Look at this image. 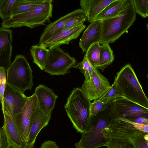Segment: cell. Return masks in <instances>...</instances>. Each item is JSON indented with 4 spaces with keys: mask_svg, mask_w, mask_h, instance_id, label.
<instances>
[{
    "mask_svg": "<svg viewBox=\"0 0 148 148\" xmlns=\"http://www.w3.org/2000/svg\"><path fill=\"white\" fill-rule=\"evenodd\" d=\"M28 97L24 93L6 84L3 96V106L14 121L15 116L23 108Z\"/></svg>",
    "mask_w": 148,
    "mask_h": 148,
    "instance_id": "4fadbf2b",
    "label": "cell"
},
{
    "mask_svg": "<svg viewBox=\"0 0 148 148\" xmlns=\"http://www.w3.org/2000/svg\"><path fill=\"white\" fill-rule=\"evenodd\" d=\"M114 60L113 52L109 44L100 45L99 64L96 69L103 71L105 68L112 62Z\"/></svg>",
    "mask_w": 148,
    "mask_h": 148,
    "instance_id": "cb8c5ba5",
    "label": "cell"
},
{
    "mask_svg": "<svg viewBox=\"0 0 148 148\" xmlns=\"http://www.w3.org/2000/svg\"><path fill=\"white\" fill-rule=\"evenodd\" d=\"M76 64L74 57L58 47L49 49L44 71L51 75H63Z\"/></svg>",
    "mask_w": 148,
    "mask_h": 148,
    "instance_id": "ba28073f",
    "label": "cell"
},
{
    "mask_svg": "<svg viewBox=\"0 0 148 148\" xmlns=\"http://www.w3.org/2000/svg\"><path fill=\"white\" fill-rule=\"evenodd\" d=\"M135 12L144 18L148 16V0H133Z\"/></svg>",
    "mask_w": 148,
    "mask_h": 148,
    "instance_id": "f1b7e54d",
    "label": "cell"
},
{
    "mask_svg": "<svg viewBox=\"0 0 148 148\" xmlns=\"http://www.w3.org/2000/svg\"><path fill=\"white\" fill-rule=\"evenodd\" d=\"M114 0H81V9L85 13L88 21H94L98 15Z\"/></svg>",
    "mask_w": 148,
    "mask_h": 148,
    "instance_id": "ffe728a7",
    "label": "cell"
},
{
    "mask_svg": "<svg viewBox=\"0 0 148 148\" xmlns=\"http://www.w3.org/2000/svg\"><path fill=\"white\" fill-rule=\"evenodd\" d=\"M105 146L107 148H133L127 140H112Z\"/></svg>",
    "mask_w": 148,
    "mask_h": 148,
    "instance_id": "1f68e13d",
    "label": "cell"
},
{
    "mask_svg": "<svg viewBox=\"0 0 148 148\" xmlns=\"http://www.w3.org/2000/svg\"><path fill=\"white\" fill-rule=\"evenodd\" d=\"M86 14L81 9H78L63 16L55 21L48 24L40 36L39 45L44 43L57 30L63 28L69 21L79 16Z\"/></svg>",
    "mask_w": 148,
    "mask_h": 148,
    "instance_id": "e0dca14e",
    "label": "cell"
},
{
    "mask_svg": "<svg viewBox=\"0 0 148 148\" xmlns=\"http://www.w3.org/2000/svg\"><path fill=\"white\" fill-rule=\"evenodd\" d=\"M51 114L46 115L38 109L31 127L27 140L22 148H33L37 136L46 127L51 119Z\"/></svg>",
    "mask_w": 148,
    "mask_h": 148,
    "instance_id": "d6986e66",
    "label": "cell"
},
{
    "mask_svg": "<svg viewBox=\"0 0 148 148\" xmlns=\"http://www.w3.org/2000/svg\"><path fill=\"white\" fill-rule=\"evenodd\" d=\"M93 67L84 56L83 61L75 65L73 68H79L81 72L83 74L85 79L88 81H90L92 78Z\"/></svg>",
    "mask_w": 148,
    "mask_h": 148,
    "instance_id": "83f0119b",
    "label": "cell"
},
{
    "mask_svg": "<svg viewBox=\"0 0 148 148\" xmlns=\"http://www.w3.org/2000/svg\"><path fill=\"white\" fill-rule=\"evenodd\" d=\"M3 114L4 121L2 128L7 138L8 144L18 148H22L23 142L15 121L5 108Z\"/></svg>",
    "mask_w": 148,
    "mask_h": 148,
    "instance_id": "ac0fdd59",
    "label": "cell"
},
{
    "mask_svg": "<svg viewBox=\"0 0 148 148\" xmlns=\"http://www.w3.org/2000/svg\"><path fill=\"white\" fill-rule=\"evenodd\" d=\"M86 18V14L77 17L69 21L62 28H70L78 26L84 24Z\"/></svg>",
    "mask_w": 148,
    "mask_h": 148,
    "instance_id": "836d02e7",
    "label": "cell"
},
{
    "mask_svg": "<svg viewBox=\"0 0 148 148\" xmlns=\"http://www.w3.org/2000/svg\"><path fill=\"white\" fill-rule=\"evenodd\" d=\"M8 143L6 136L0 127V148H6Z\"/></svg>",
    "mask_w": 148,
    "mask_h": 148,
    "instance_id": "e575fe53",
    "label": "cell"
},
{
    "mask_svg": "<svg viewBox=\"0 0 148 148\" xmlns=\"http://www.w3.org/2000/svg\"><path fill=\"white\" fill-rule=\"evenodd\" d=\"M136 19L132 0L126 8L112 18L102 21L101 38L100 44L114 42L132 26Z\"/></svg>",
    "mask_w": 148,
    "mask_h": 148,
    "instance_id": "3957f363",
    "label": "cell"
},
{
    "mask_svg": "<svg viewBox=\"0 0 148 148\" xmlns=\"http://www.w3.org/2000/svg\"><path fill=\"white\" fill-rule=\"evenodd\" d=\"M110 86L108 79L100 73L98 69L93 67L90 80L85 79L81 88L91 101L99 98Z\"/></svg>",
    "mask_w": 148,
    "mask_h": 148,
    "instance_id": "8fae6325",
    "label": "cell"
},
{
    "mask_svg": "<svg viewBox=\"0 0 148 148\" xmlns=\"http://www.w3.org/2000/svg\"><path fill=\"white\" fill-rule=\"evenodd\" d=\"M113 109L115 117H121L129 120L140 117L148 118V108L124 96L114 101Z\"/></svg>",
    "mask_w": 148,
    "mask_h": 148,
    "instance_id": "30bf717a",
    "label": "cell"
},
{
    "mask_svg": "<svg viewBox=\"0 0 148 148\" xmlns=\"http://www.w3.org/2000/svg\"><path fill=\"white\" fill-rule=\"evenodd\" d=\"M91 101L81 88H74L64 106L73 127L81 134L87 132L90 127Z\"/></svg>",
    "mask_w": 148,
    "mask_h": 148,
    "instance_id": "7a4b0ae2",
    "label": "cell"
},
{
    "mask_svg": "<svg viewBox=\"0 0 148 148\" xmlns=\"http://www.w3.org/2000/svg\"><path fill=\"white\" fill-rule=\"evenodd\" d=\"M45 0H15L12 8V16L31 10Z\"/></svg>",
    "mask_w": 148,
    "mask_h": 148,
    "instance_id": "603a6c76",
    "label": "cell"
},
{
    "mask_svg": "<svg viewBox=\"0 0 148 148\" xmlns=\"http://www.w3.org/2000/svg\"><path fill=\"white\" fill-rule=\"evenodd\" d=\"M107 104L104 103L98 99L94 100L91 105L90 112L91 116H94L102 110Z\"/></svg>",
    "mask_w": 148,
    "mask_h": 148,
    "instance_id": "d6a6232c",
    "label": "cell"
},
{
    "mask_svg": "<svg viewBox=\"0 0 148 148\" xmlns=\"http://www.w3.org/2000/svg\"><path fill=\"white\" fill-rule=\"evenodd\" d=\"M5 70L3 67H0V101L3 113L4 112L3 99L6 85Z\"/></svg>",
    "mask_w": 148,
    "mask_h": 148,
    "instance_id": "4dcf8cb0",
    "label": "cell"
},
{
    "mask_svg": "<svg viewBox=\"0 0 148 148\" xmlns=\"http://www.w3.org/2000/svg\"><path fill=\"white\" fill-rule=\"evenodd\" d=\"M122 96H123L122 93L116 83L114 81L110 88L98 99L104 103L107 104Z\"/></svg>",
    "mask_w": 148,
    "mask_h": 148,
    "instance_id": "484cf974",
    "label": "cell"
},
{
    "mask_svg": "<svg viewBox=\"0 0 148 148\" xmlns=\"http://www.w3.org/2000/svg\"><path fill=\"white\" fill-rule=\"evenodd\" d=\"M85 27L86 25L83 24L72 28H61L55 32L40 45L50 49L63 44L68 45L71 41L78 37Z\"/></svg>",
    "mask_w": 148,
    "mask_h": 148,
    "instance_id": "7c38bea8",
    "label": "cell"
},
{
    "mask_svg": "<svg viewBox=\"0 0 148 148\" xmlns=\"http://www.w3.org/2000/svg\"><path fill=\"white\" fill-rule=\"evenodd\" d=\"M12 31L0 27V67L7 71L10 66L12 51Z\"/></svg>",
    "mask_w": 148,
    "mask_h": 148,
    "instance_id": "5bb4252c",
    "label": "cell"
},
{
    "mask_svg": "<svg viewBox=\"0 0 148 148\" xmlns=\"http://www.w3.org/2000/svg\"><path fill=\"white\" fill-rule=\"evenodd\" d=\"M15 0H0V17L3 21L12 16V8Z\"/></svg>",
    "mask_w": 148,
    "mask_h": 148,
    "instance_id": "4316f807",
    "label": "cell"
},
{
    "mask_svg": "<svg viewBox=\"0 0 148 148\" xmlns=\"http://www.w3.org/2000/svg\"><path fill=\"white\" fill-rule=\"evenodd\" d=\"M39 148H59L55 142L50 140H48L43 142Z\"/></svg>",
    "mask_w": 148,
    "mask_h": 148,
    "instance_id": "d590c367",
    "label": "cell"
},
{
    "mask_svg": "<svg viewBox=\"0 0 148 148\" xmlns=\"http://www.w3.org/2000/svg\"><path fill=\"white\" fill-rule=\"evenodd\" d=\"M114 82L124 97L148 108V99L130 64H126L117 73Z\"/></svg>",
    "mask_w": 148,
    "mask_h": 148,
    "instance_id": "5b68a950",
    "label": "cell"
},
{
    "mask_svg": "<svg viewBox=\"0 0 148 148\" xmlns=\"http://www.w3.org/2000/svg\"><path fill=\"white\" fill-rule=\"evenodd\" d=\"M53 1L45 0L29 12L12 15L9 19L3 21L1 25L7 28L26 26L32 29L44 25L52 17Z\"/></svg>",
    "mask_w": 148,
    "mask_h": 148,
    "instance_id": "277c9868",
    "label": "cell"
},
{
    "mask_svg": "<svg viewBox=\"0 0 148 148\" xmlns=\"http://www.w3.org/2000/svg\"><path fill=\"white\" fill-rule=\"evenodd\" d=\"M132 1L114 0L102 10L95 20H102L116 16L126 8Z\"/></svg>",
    "mask_w": 148,
    "mask_h": 148,
    "instance_id": "44dd1931",
    "label": "cell"
},
{
    "mask_svg": "<svg viewBox=\"0 0 148 148\" xmlns=\"http://www.w3.org/2000/svg\"><path fill=\"white\" fill-rule=\"evenodd\" d=\"M102 21L95 20L90 23L79 40V47L83 52H86L92 44L99 43L101 38Z\"/></svg>",
    "mask_w": 148,
    "mask_h": 148,
    "instance_id": "2e32d148",
    "label": "cell"
},
{
    "mask_svg": "<svg viewBox=\"0 0 148 148\" xmlns=\"http://www.w3.org/2000/svg\"><path fill=\"white\" fill-rule=\"evenodd\" d=\"M114 101L91 118L88 131L81 134L79 141L75 144V148H99L105 146L110 142L106 138L107 129L115 117L113 109Z\"/></svg>",
    "mask_w": 148,
    "mask_h": 148,
    "instance_id": "6da1fadb",
    "label": "cell"
},
{
    "mask_svg": "<svg viewBox=\"0 0 148 148\" xmlns=\"http://www.w3.org/2000/svg\"><path fill=\"white\" fill-rule=\"evenodd\" d=\"M6 71V84L23 93L31 90L33 86L32 71L23 55H17Z\"/></svg>",
    "mask_w": 148,
    "mask_h": 148,
    "instance_id": "8992f818",
    "label": "cell"
},
{
    "mask_svg": "<svg viewBox=\"0 0 148 148\" xmlns=\"http://www.w3.org/2000/svg\"><path fill=\"white\" fill-rule=\"evenodd\" d=\"M148 125L135 123L128 119L115 117L107 129L106 138L112 140H127L148 134Z\"/></svg>",
    "mask_w": 148,
    "mask_h": 148,
    "instance_id": "52a82bcc",
    "label": "cell"
},
{
    "mask_svg": "<svg viewBox=\"0 0 148 148\" xmlns=\"http://www.w3.org/2000/svg\"><path fill=\"white\" fill-rule=\"evenodd\" d=\"M145 134L127 140L131 144L133 148H148V140L144 137Z\"/></svg>",
    "mask_w": 148,
    "mask_h": 148,
    "instance_id": "f546056e",
    "label": "cell"
},
{
    "mask_svg": "<svg viewBox=\"0 0 148 148\" xmlns=\"http://www.w3.org/2000/svg\"><path fill=\"white\" fill-rule=\"evenodd\" d=\"M39 108L37 99L34 93L32 95L28 97L23 108L15 116L14 121L22 139L23 146L27 141L31 127Z\"/></svg>",
    "mask_w": 148,
    "mask_h": 148,
    "instance_id": "9c48e42d",
    "label": "cell"
},
{
    "mask_svg": "<svg viewBox=\"0 0 148 148\" xmlns=\"http://www.w3.org/2000/svg\"><path fill=\"white\" fill-rule=\"evenodd\" d=\"M34 93L36 97L39 108L45 114H52L58 98L53 90L44 85L40 84L35 88Z\"/></svg>",
    "mask_w": 148,
    "mask_h": 148,
    "instance_id": "9a60e30c",
    "label": "cell"
},
{
    "mask_svg": "<svg viewBox=\"0 0 148 148\" xmlns=\"http://www.w3.org/2000/svg\"><path fill=\"white\" fill-rule=\"evenodd\" d=\"M130 120L135 123L145 125H148V118L140 117Z\"/></svg>",
    "mask_w": 148,
    "mask_h": 148,
    "instance_id": "8d00e7d4",
    "label": "cell"
},
{
    "mask_svg": "<svg viewBox=\"0 0 148 148\" xmlns=\"http://www.w3.org/2000/svg\"><path fill=\"white\" fill-rule=\"evenodd\" d=\"M30 50L33 62L41 70H44L49 49L39 45H32Z\"/></svg>",
    "mask_w": 148,
    "mask_h": 148,
    "instance_id": "7402d4cb",
    "label": "cell"
},
{
    "mask_svg": "<svg viewBox=\"0 0 148 148\" xmlns=\"http://www.w3.org/2000/svg\"><path fill=\"white\" fill-rule=\"evenodd\" d=\"M6 148H18L14 145L10 144H8Z\"/></svg>",
    "mask_w": 148,
    "mask_h": 148,
    "instance_id": "74e56055",
    "label": "cell"
},
{
    "mask_svg": "<svg viewBox=\"0 0 148 148\" xmlns=\"http://www.w3.org/2000/svg\"><path fill=\"white\" fill-rule=\"evenodd\" d=\"M100 45L99 42L92 45L86 52L84 56L92 66L96 68L99 64Z\"/></svg>",
    "mask_w": 148,
    "mask_h": 148,
    "instance_id": "d4e9b609",
    "label": "cell"
}]
</instances>
